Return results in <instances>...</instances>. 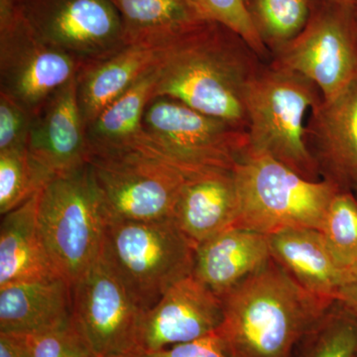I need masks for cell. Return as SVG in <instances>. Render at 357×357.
I'll list each match as a JSON object with an SVG mask.
<instances>
[{"instance_id":"cell-1","label":"cell","mask_w":357,"mask_h":357,"mask_svg":"<svg viewBox=\"0 0 357 357\" xmlns=\"http://www.w3.org/2000/svg\"><path fill=\"white\" fill-rule=\"evenodd\" d=\"M243 44L211 20L174 39L162 49L154 98H172L246 129V89L258 70Z\"/></svg>"},{"instance_id":"cell-2","label":"cell","mask_w":357,"mask_h":357,"mask_svg":"<svg viewBox=\"0 0 357 357\" xmlns=\"http://www.w3.org/2000/svg\"><path fill=\"white\" fill-rule=\"evenodd\" d=\"M222 300L218 333L234 357H292L333 305L305 291L273 259Z\"/></svg>"},{"instance_id":"cell-3","label":"cell","mask_w":357,"mask_h":357,"mask_svg":"<svg viewBox=\"0 0 357 357\" xmlns=\"http://www.w3.org/2000/svg\"><path fill=\"white\" fill-rule=\"evenodd\" d=\"M238 215L234 227L265 236L287 229H321L340 188L311 181L266 154L248 151L234 169Z\"/></svg>"},{"instance_id":"cell-4","label":"cell","mask_w":357,"mask_h":357,"mask_svg":"<svg viewBox=\"0 0 357 357\" xmlns=\"http://www.w3.org/2000/svg\"><path fill=\"white\" fill-rule=\"evenodd\" d=\"M321 102L314 84L290 70H258L245 93L249 151L266 154L318 181L319 166L307 145L305 116Z\"/></svg>"},{"instance_id":"cell-5","label":"cell","mask_w":357,"mask_h":357,"mask_svg":"<svg viewBox=\"0 0 357 357\" xmlns=\"http://www.w3.org/2000/svg\"><path fill=\"white\" fill-rule=\"evenodd\" d=\"M38 227L54 269L74 285L100 257L107 227L89 163L55 176L40 191Z\"/></svg>"},{"instance_id":"cell-6","label":"cell","mask_w":357,"mask_h":357,"mask_svg":"<svg viewBox=\"0 0 357 357\" xmlns=\"http://www.w3.org/2000/svg\"><path fill=\"white\" fill-rule=\"evenodd\" d=\"M196 245L173 218L109 220L102 253L145 312L191 276Z\"/></svg>"},{"instance_id":"cell-7","label":"cell","mask_w":357,"mask_h":357,"mask_svg":"<svg viewBox=\"0 0 357 357\" xmlns=\"http://www.w3.org/2000/svg\"><path fill=\"white\" fill-rule=\"evenodd\" d=\"M145 136L134 149L172 164L187 175L234 171L249 149L248 130L168 98H155L143 116Z\"/></svg>"},{"instance_id":"cell-8","label":"cell","mask_w":357,"mask_h":357,"mask_svg":"<svg viewBox=\"0 0 357 357\" xmlns=\"http://www.w3.org/2000/svg\"><path fill=\"white\" fill-rule=\"evenodd\" d=\"M89 170L109 220L172 218L187 174L138 149L91 154Z\"/></svg>"},{"instance_id":"cell-9","label":"cell","mask_w":357,"mask_h":357,"mask_svg":"<svg viewBox=\"0 0 357 357\" xmlns=\"http://www.w3.org/2000/svg\"><path fill=\"white\" fill-rule=\"evenodd\" d=\"M73 319L98 357L142 351L145 312L102 251L72 286Z\"/></svg>"},{"instance_id":"cell-10","label":"cell","mask_w":357,"mask_h":357,"mask_svg":"<svg viewBox=\"0 0 357 357\" xmlns=\"http://www.w3.org/2000/svg\"><path fill=\"white\" fill-rule=\"evenodd\" d=\"M14 13L45 43L84 64L126 46L112 0H15Z\"/></svg>"},{"instance_id":"cell-11","label":"cell","mask_w":357,"mask_h":357,"mask_svg":"<svg viewBox=\"0 0 357 357\" xmlns=\"http://www.w3.org/2000/svg\"><path fill=\"white\" fill-rule=\"evenodd\" d=\"M84 65L39 39L15 13L0 24V93L31 115Z\"/></svg>"},{"instance_id":"cell-12","label":"cell","mask_w":357,"mask_h":357,"mask_svg":"<svg viewBox=\"0 0 357 357\" xmlns=\"http://www.w3.org/2000/svg\"><path fill=\"white\" fill-rule=\"evenodd\" d=\"M273 67L300 75L332 100L357 82V46L344 11L326 8L278 50Z\"/></svg>"},{"instance_id":"cell-13","label":"cell","mask_w":357,"mask_h":357,"mask_svg":"<svg viewBox=\"0 0 357 357\" xmlns=\"http://www.w3.org/2000/svg\"><path fill=\"white\" fill-rule=\"evenodd\" d=\"M223 319L222 300L192 275L174 284L145 312L141 349L160 352L217 332Z\"/></svg>"},{"instance_id":"cell-14","label":"cell","mask_w":357,"mask_h":357,"mask_svg":"<svg viewBox=\"0 0 357 357\" xmlns=\"http://www.w3.org/2000/svg\"><path fill=\"white\" fill-rule=\"evenodd\" d=\"M27 149L54 176L88 165L86 128L77 98V77L32 115Z\"/></svg>"},{"instance_id":"cell-15","label":"cell","mask_w":357,"mask_h":357,"mask_svg":"<svg viewBox=\"0 0 357 357\" xmlns=\"http://www.w3.org/2000/svg\"><path fill=\"white\" fill-rule=\"evenodd\" d=\"M271 259L268 236L230 227L196 246L192 275L222 299Z\"/></svg>"},{"instance_id":"cell-16","label":"cell","mask_w":357,"mask_h":357,"mask_svg":"<svg viewBox=\"0 0 357 357\" xmlns=\"http://www.w3.org/2000/svg\"><path fill=\"white\" fill-rule=\"evenodd\" d=\"M238 199L234 171H199L185 177L173 220L195 245L236 225Z\"/></svg>"},{"instance_id":"cell-17","label":"cell","mask_w":357,"mask_h":357,"mask_svg":"<svg viewBox=\"0 0 357 357\" xmlns=\"http://www.w3.org/2000/svg\"><path fill=\"white\" fill-rule=\"evenodd\" d=\"M310 135L314 141L319 170L340 189L357 184V82L332 100L312 110Z\"/></svg>"},{"instance_id":"cell-18","label":"cell","mask_w":357,"mask_h":357,"mask_svg":"<svg viewBox=\"0 0 357 357\" xmlns=\"http://www.w3.org/2000/svg\"><path fill=\"white\" fill-rule=\"evenodd\" d=\"M72 318V286L59 275L0 287V333L30 337Z\"/></svg>"},{"instance_id":"cell-19","label":"cell","mask_w":357,"mask_h":357,"mask_svg":"<svg viewBox=\"0 0 357 357\" xmlns=\"http://www.w3.org/2000/svg\"><path fill=\"white\" fill-rule=\"evenodd\" d=\"M271 258L298 284L326 303L333 304L345 270L328 248L321 230L298 227L268 236Z\"/></svg>"},{"instance_id":"cell-20","label":"cell","mask_w":357,"mask_h":357,"mask_svg":"<svg viewBox=\"0 0 357 357\" xmlns=\"http://www.w3.org/2000/svg\"><path fill=\"white\" fill-rule=\"evenodd\" d=\"M163 47L126 45L109 57L82 68L77 76V98L86 128L105 107L156 67Z\"/></svg>"},{"instance_id":"cell-21","label":"cell","mask_w":357,"mask_h":357,"mask_svg":"<svg viewBox=\"0 0 357 357\" xmlns=\"http://www.w3.org/2000/svg\"><path fill=\"white\" fill-rule=\"evenodd\" d=\"M39 195L40 191L1 215L0 287L59 275L47 255L39 231Z\"/></svg>"},{"instance_id":"cell-22","label":"cell","mask_w":357,"mask_h":357,"mask_svg":"<svg viewBox=\"0 0 357 357\" xmlns=\"http://www.w3.org/2000/svg\"><path fill=\"white\" fill-rule=\"evenodd\" d=\"M156 67L86 126L89 155L134 149L139 145L145 136L143 116L154 98Z\"/></svg>"},{"instance_id":"cell-23","label":"cell","mask_w":357,"mask_h":357,"mask_svg":"<svg viewBox=\"0 0 357 357\" xmlns=\"http://www.w3.org/2000/svg\"><path fill=\"white\" fill-rule=\"evenodd\" d=\"M126 45L166 46L208 20L185 0H112Z\"/></svg>"},{"instance_id":"cell-24","label":"cell","mask_w":357,"mask_h":357,"mask_svg":"<svg viewBox=\"0 0 357 357\" xmlns=\"http://www.w3.org/2000/svg\"><path fill=\"white\" fill-rule=\"evenodd\" d=\"M357 321L335 302L312 325L292 357H356Z\"/></svg>"},{"instance_id":"cell-25","label":"cell","mask_w":357,"mask_h":357,"mask_svg":"<svg viewBox=\"0 0 357 357\" xmlns=\"http://www.w3.org/2000/svg\"><path fill=\"white\" fill-rule=\"evenodd\" d=\"M55 177L24 149L0 152V213L6 215L41 191Z\"/></svg>"},{"instance_id":"cell-26","label":"cell","mask_w":357,"mask_h":357,"mask_svg":"<svg viewBox=\"0 0 357 357\" xmlns=\"http://www.w3.org/2000/svg\"><path fill=\"white\" fill-rule=\"evenodd\" d=\"M251 13L263 42L278 50L295 39L311 18L309 0H255Z\"/></svg>"},{"instance_id":"cell-27","label":"cell","mask_w":357,"mask_h":357,"mask_svg":"<svg viewBox=\"0 0 357 357\" xmlns=\"http://www.w3.org/2000/svg\"><path fill=\"white\" fill-rule=\"evenodd\" d=\"M319 230L345 271L357 264V199L351 190L335 194Z\"/></svg>"},{"instance_id":"cell-28","label":"cell","mask_w":357,"mask_h":357,"mask_svg":"<svg viewBox=\"0 0 357 357\" xmlns=\"http://www.w3.org/2000/svg\"><path fill=\"white\" fill-rule=\"evenodd\" d=\"M206 13L236 34L256 55L266 54V45L258 32L246 0H204Z\"/></svg>"},{"instance_id":"cell-29","label":"cell","mask_w":357,"mask_h":357,"mask_svg":"<svg viewBox=\"0 0 357 357\" xmlns=\"http://www.w3.org/2000/svg\"><path fill=\"white\" fill-rule=\"evenodd\" d=\"M27 338L33 357H98L73 318Z\"/></svg>"},{"instance_id":"cell-30","label":"cell","mask_w":357,"mask_h":357,"mask_svg":"<svg viewBox=\"0 0 357 357\" xmlns=\"http://www.w3.org/2000/svg\"><path fill=\"white\" fill-rule=\"evenodd\" d=\"M31 121L24 107L0 93V152L27 148Z\"/></svg>"},{"instance_id":"cell-31","label":"cell","mask_w":357,"mask_h":357,"mask_svg":"<svg viewBox=\"0 0 357 357\" xmlns=\"http://www.w3.org/2000/svg\"><path fill=\"white\" fill-rule=\"evenodd\" d=\"M157 357H234L217 332L158 352Z\"/></svg>"},{"instance_id":"cell-32","label":"cell","mask_w":357,"mask_h":357,"mask_svg":"<svg viewBox=\"0 0 357 357\" xmlns=\"http://www.w3.org/2000/svg\"><path fill=\"white\" fill-rule=\"evenodd\" d=\"M335 302L357 321V264L345 272Z\"/></svg>"},{"instance_id":"cell-33","label":"cell","mask_w":357,"mask_h":357,"mask_svg":"<svg viewBox=\"0 0 357 357\" xmlns=\"http://www.w3.org/2000/svg\"><path fill=\"white\" fill-rule=\"evenodd\" d=\"M0 357H33L27 337L0 333Z\"/></svg>"},{"instance_id":"cell-34","label":"cell","mask_w":357,"mask_h":357,"mask_svg":"<svg viewBox=\"0 0 357 357\" xmlns=\"http://www.w3.org/2000/svg\"><path fill=\"white\" fill-rule=\"evenodd\" d=\"M15 0H0V24L13 17Z\"/></svg>"},{"instance_id":"cell-35","label":"cell","mask_w":357,"mask_h":357,"mask_svg":"<svg viewBox=\"0 0 357 357\" xmlns=\"http://www.w3.org/2000/svg\"><path fill=\"white\" fill-rule=\"evenodd\" d=\"M185 1L189 2V3L194 6L199 13L203 14L204 17L210 20V18H208V13H206V6H204V0H185Z\"/></svg>"},{"instance_id":"cell-36","label":"cell","mask_w":357,"mask_h":357,"mask_svg":"<svg viewBox=\"0 0 357 357\" xmlns=\"http://www.w3.org/2000/svg\"><path fill=\"white\" fill-rule=\"evenodd\" d=\"M158 352H148L145 351H139L133 352V354H128V356H119V357H157Z\"/></svg>"},{"instance_id":"cell-37","label":"cell","mask_w":357,"mask_h":357,"mask_svg":"<svg viewBox=\"0 0 357 357\" xmlns=\"http://www.w3.org/2000/svg\"><path fill=\"white\" fill-rule=\"evenodd\" d=\"M335 1L338 2V3L351 4L356 3V2H357V0H335Z\"/></svg>"},{"instance_id":"cell-38","label":"cell","mask_w":357,"mask_h":357,"mask_svg":"<svg viewBox=\"0 0 357 357\" xmlns=\"http://www.w3.org/2000/svg\"><path fill=\"white\" fill-rule=\"evenodd\" d=\"M351 191L354 192V196H356L357 199V184L354 185V187L351 188Z\"/></svg>"},{"instance_id":"cell-39","label":"cell","mask_w":357,"mask_h":357,"mask_svg":"<svg viewBox=\"0 0 357 357\" xmlns=\"http://www.w3.org/2000/svg\"><path fill=\"white\" fill-rule=\"evenodd\" d=\"M356 357H357V352H356Z\"/></svg>"}]
</instances>
